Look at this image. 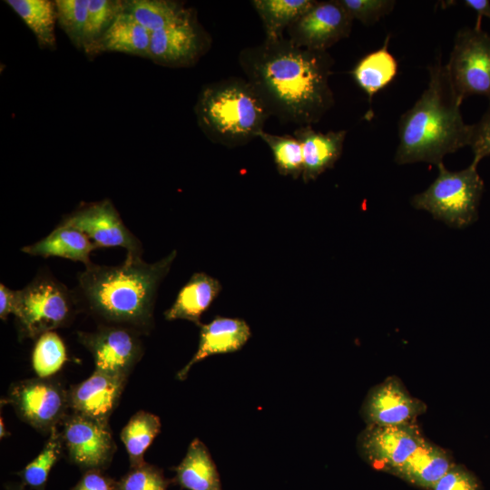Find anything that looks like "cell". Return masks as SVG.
<instances>
[{"label":"cell","instance_id":"obj_40","mask_svg":"<svg viewBox=\"0 0 490 490\" xmlns=\"http://www.w3.org/2000/svg\"><path fill=\"white\" fill-rule=\"evenodd\" d=\"M463 4L474 10L477 15L478 19L482 16H485L490 19V1L488 0H465Z\"/></svg>","mask_w":490,"mask_h":490},{"label":"cell","instance_id":"obj_15","mask_svg":"<svg viewBox=\"0 0 490 490\" xmlns=\"http://www.w3.org/2000/svg\"><path fill=\"white\" fill-rule=\"evenodd\" d=\"M207 36L191 15L187 19L152 33L150 59L166 66H187L207 47Z\"/></svg>","mask_w":490,"mask_h":490},{"label":"cell","instance_id":"obj_4","mask_svg":"<svg viewBox=\"0 0 490 490\" xmlns=\"http://www.w3.org/2000/svg\"><path fill=\"white\" fill-rule=\"evenodd\" d=\"M195 112L205 135L230 148L259 137L270 116L252 86L239 78L206 85L199 95Z\"/></svg>","mask_w":490,"mask_h":490},{"label":"cell","instance_id":"obj_31","mask_svg":"<svg viewBox=\"0 0 490 490\" xmlns=\"http://www.w3.org/2000/svg\"><path fill=\"white\" fill-rule=\"evenodd\" d=\"M55 4L60 27L84 51L88 45V0H56Z\"/></svg>","mask_w":490,"mask_h":490},{"label":"cell","instance_id":"obj_13","mask_svg":"<svg viewBox=\"0 0 490 490\" xmlns=\"http://www.w3.org/2000/svg\"><path fill=\"white\" fill-rule=\"evenodd\" d=\"M426 409V404L413 397L398 377L388 376L368 390L360 415L366 426H401L416 424Z\"/></svg>","mask_w":490,"mask_h":490},{"label":"cell","instance_id":"obj_34","mask_svg":"<svg viewBox=\"0 0 490 490\" xmlns=\"http://www.w3.org/2000/svg\"><path fill=\"white\" fill-rule=\"evenodd\" d=\"M169 481L158 467L144 463L117 481V490H167Z\"/></svg>","mask_w":490,"mask_h":490},{"label":"cell","instance_id":"obj_39","mask_svg":"<svg viewBox=\"0 0 490 490\" xmlns=\"http://www.w3.org/2000/svg\"><path fill=\"white\" fill-rule=\"evenodd\" d=\"M17 303V290H13L5 284H0V318L6 320L10 314H15Z\"/></svg>","mask_w":490,"mask_h":490},{"label":"cell","instance_id":"obj_28","mask_svg":"<svg viewBox=\"0 0 490 490\" xmlns=\"http://www.w3.org/2000/svg\"><path fill=\"white\" fill-rule=\"evenodd\" d=\"M160 418L150 412L135 413L121 432V439L129 456L131 467L145 463L143 456L161 430Z\"/></svg>","mask_w":490,"mask_h":490},{"label":"cell","instance_id":"obj_21","mask_svg":"<svg viewBox=\"0 0 490 490\" xmlns=\"http://www.w3.org/2000/svg\"><path fill=\"white\" fill-rule=\"evenodd\" d=\"M221 289L217 279L204 272L194 273L181 289L172 307L164 312L165 318L185 319L201 327L202 314L218 297Z\"/></svg>","mask_w":490,"mask_h":490},{"label":"cell","instance_id":"obj_8","mask_svg":"<svg viewBox=\"0 0 490 490\" xmlns=\"http://www.w3.org/2000/svg\"><path fill=\"white\" fill-rule=\"evenodd\" d=\"M426 438L417 424L369 425L357 437L360 457L373 468L393 475Z\"/></svg>","mask_w":490,"mask_h":490},{"label":"cell","instance_id":"obj_36","mask_svg":"<svg viewBox=\"0 0 490 490\" xmlns=\"http://www.w3.org/2000/svg\"><path fill=\"white\" fill-rule=\"evenodd\" d=\"M433 490H482V485L472 471L455 463Z\"/></svg>","mask_w":490,"mask_h":490},{"label":"cell","instance_id":"obj_37","mask_svg":"<svg viewBox=\"0 0 490 490\" xmlns=\"http://www.w3.org/2000/svg\"><path fill=\"white\" fill-rule=\"evenodd\" d=\"M473 152L472 163H478L490 156V103L481 119L473 124L472 138L469 145Z\"/></svg>","mask_w":490,"mask_h":490},{"label":"cell","instance_id":"obj_30","mask_svg":"<svg viewBox=\"0 0 490 490\" xmlns=\"http://www.w3.org/2000/svg\"><path fill=\"white\" fill-rule=\"evenodd\" d=\"M66 360V348L57 333L49 331L36 339L32 366L38 377L49 378L62 368Z\"/></svg>","mask_w":490,"mask_h":490},{"label":"cell","instance_id":"obj_35","mask_svg":"<svg viewBox=\"0 0 490 490\" xmlns=\"http://www.w3.org/2000/svg\"><path fill=\"white\" fill-rule=\"evenodd\" d=\"M350 17L365 25H372L380 18L390 14L395 5L394 0H338Z\"/></svg>","mask_w":490,"mask_h":490},{"label":"cell","instance_id":"obj_22","mask_svg":"<svg viewBox=\"0 0 490 490\" xmlns=\"http://www.w3.org/2000/svg\"><path fill=\"white\" fill-rule=\"evenodd\" d=\"M95 249L96 245L84 233L59 224L44 239L23 247L21 250L31 256L60 257L88 266L92 263L90 254Z\"/></svg>","mask_w":490,"mask_h":490},{"label":"cell","instance_id":"obj_32","mask_svg":"<svg viewBox=\"0 0 490 490\" xmlns=\"http://www.w3.org/2000/svg\"><path fill=\"white\" fill-rule=\"evenodd\" d=\"M270 147L279 174L298 179L303 172L302 147L295 137L265 132L260 136Z\"/></svg>","mask_w":490,"mask_h":490},{"label":"cell","instance_id":"obj_10","mask_svg":"<svg viewBox=\"0 0 490 490\" xmlns=\"http://www.w3.org/2000/svg\"><path fill=\"white\" fill-rule=\"evenodd\" d=\"M60 224L79 230L97 248L122 247L127 250L126 258H142L141 241L126 227L113 203L108 199L82 203L64 216Z\"/></svg>","mask_w":490,"mask_h":490},{"label":"cell","instance_id":"obj_6","mask_svg":"<svg viewBox=\"0 0 490 490\" xmlns=\"http://www.w3.org/2000/svg\"><path fill=\"white\" fill-rule=\"evenodd\" d=\"M77 305L74 291L51 273H38L17 290L14 315L20 338H38L44 333L69 325Z\"/></svg>","mask_w":490,"mask_h":490},{"label":"cell","instance_id":"obj_16","mask_svg":"<svg viewBox=\"0 0 490 490\" xmlns=\"http://www.w3.org/2000/svg\"><path fill=\"white\" fill-rule=\"evenodd\" d=\"M126 381V377L94 370L87 379L72 387L68 393L69 406L74 413L108 423Z\"/></svg>","mask_w":490,"mask_h":490},{"label":"cell","instance_id":"obj_17","mask_svg":"<svg viewBox=\"0 0 490 490\" xmlns=\"http://www.w3.org/2000/svg\"><path fill=\"white\" fill-rule=\"evenodd\" d=\"M250 335L249 325L240 318L218 316L210 323L201 324L197 351L177 373V378L185 379L191 368L206 358L240 350Z\"/></svg>","mask_w":490,"mask_h":490},{"label":"cell","instance_id":"obj_5","mask_svg":"<svg viewBox=\"0 0 490 490\" xmlns=\"http://www.w3.org/2000/svg\"><path fill=\"white\" fill-rule=\"evenodd\" d=\"M437 169V177L426 190L412 198V206L428 211L435 219L454 228L471 225L478 218L484 192L477 165L471 162L464 170L452 172L441 162Z\"/></svg>","mask_w":490,"mask_h":490},{"label":"cell","instance_id":"obj_14","mask_svg":"<svg viewBox=\"0 0 490 490\" xmlns=\"http://www.w3.org/2000/svg\"><path fill=\"white\" fill-rule=\"evenodd\" d=\"M352 22L338 0L316 1L287 31L289 39L296 45L313 51H327L349 35Z\"/></svg>","mask_w":490,"mask_h":490},{"label":"cell","instance_id":"obj_19","mask_svg":"<svg viewBox=\"0 0 490 490\" xmlns=\"http://www.w3.org/2000/svg\"><path fill=\"white\" fill-rule=\"evenodd\" d=\"M151 36V32L122 10L84 53L90 57L105 52H119L150 58Z\"/></svg>","mask_w":490,"mask_h":490},{"label":"cell","instance_id":"obj_1","mask_svg":"<svg viewBox=\"0 0 490 490\" xmlns=\"http://www.w3.org/2000/svg\"><path fill=\"white\" fill-rule=\"evenodd\" d=\"M239 63L269 113L280 122L311 125L334 105L328 82L334 60L327 51L299 47L283 36L243 49Z\"/></svg>","mask_w":490,"mask_h":490},{"label":"cell","instance_id":"obj_18","mask_svg":"<svg viewBox=\"0 0 490 490\" xmlns=\"http://www.w3.org/2000/svg\"><path fill=\"white\" fill-rule=\"evenodd\" d=\"M347 132H320L311 125L299 127L294 132L302 147V180L307 183L334 166L339 159Z\"/></svg>","mask_w":490,"mask_h":490},{"label":"cell","instance_id":"obj_12","mask_svg":"<svg viewBox=\"0 0 490 490\" xmlns=\"http://www.w3.org/2000/svg\"><path fill=\"white\" fill-rule=\"evenodd\" d=\"M139 333L122 326L103 325L77 336L92 354L95 370L127 378L142 354Z\"/></svg>","mask_w":490,"mask_h":490},{"label":"cell","instance_id":"obj_41","mask_svg":"<svg viewBox=\"0 0 490 490\" xmlns=\"http://www.w3.org/2000/svg\"><path fill=\"white\" fill-rule=\"evenodd\" d=\"M5 490H25V485L22 483H10L5 485Z\"/></svg>","mask_w":490,"mask_h":490},{"label":"cell","instance_id":"obj_24","mask_svg":"<svg viewBox=\"0 0 490 490\" xmlns=\"http://www.w3.org/2000/svg\"><path fill=\"white\" fill-rule=\"evenodd\" d=\"M389 35L381 48L362 57L352 70L358 85L371 102L373 96L385 88L397 73V62L387 49Z\"/></svg>","mask_w":490,"mask_h":490},{"label":"cell","instance_id":"obj_20","mask_svg":"<svg viewBox=\"0 0 490 490\" xmlns=\"http://www.w3.org/2000/svg\"><path fill=\"white\" fill-rule=\"evenodd\" d=\"M454 465L449 451L426 439L393 475L418 488L433 490Z\"/></svg>","mask_w":490,"mask_h":490},{"label":"cell","instance_id":"obj_25","mask_svg":"<svg viewBox=\"0 0 490 490\" xmlns=\"http://www.w3.org/2000/svg\"><path fill=\"white\" fill-rule=\"evenodd\" d=\"M5 3H6L30 28L41 48H55V24L57 22L55 1L5 0Z\"/></svg>","mask_w":490,"mask_h":490},{"label":"cell","instance_id":"obj_2","mask_svg":"<svg viewBox=\"0 0 490 490\" xmlns=\"http://www.w3.org/2000/svg\"><path fill=\"white\" fill-rule=\"evenodd\" d=\"M176 255L172 250L153 263L142 258H126L115 266L92 262L77 275V303L107 325L148 331L153 324L157 289Z\"/></svg>","mask_w":490,"mask_h":490},{"label":"cell","instance_id":"obj_11","mask_svg":"<svg viewBox=\"0 0 490 490\" xmlns=\"http://www.w3.org/2000/svg\"><path fill=\"white\" fill-rule=\"evenodd\" d=\"M62 423L64 446L74 465L83 472L109 466L116 446L108 423L74 412Z\"/></svg>","mask_w":490,"mask_h":490},{"label":"cell","instance_id":"obj_3","mask_svg":"<svg viewBox=\"0 0 490 490\" xmlns=\"http://www.w3.org/2000/svg\"><path fill=\"white\" fill-rule=\"evenodd\" d=\"M427 87L398 121L397 164L427 162L436 166L446 155L469 146L473 124L465 122L462 102L438 55L428 67Z\"/></svg>","mask_w":490,"mask_h":490},{"label":"cell","instance_id":"obj_29","mask_svg":"<svg viewBox=\"0 0 490 490\" xmlns=\"http://www.w3.org/2000/svg\"><path fill=\"white\" fill-rule=\"evenodd\" d=\"M62 433L57 426L49 432V437L40 454L17 475L21 483L34 490H45L48 476L64 450Z\"/></svg>","mask_w":490,"mask_h":490},{"label":"cell","instance_id":"obj_27","mask_svg":"<svg viewBox=\"0 0 490 490\" xmlns=\"http://www.w3.org/2000/svg\"><path fill=\"white\" fill-rule=\"evenodd\" d=\"M316 3L313 0H254L251 2L260 15L265 39L283 37L284 30L307 13Z\"/></svg>","mask_w":490,"mask_h":490},{"label":"cell","instance_id":"obj_42","mask_svg":"<svg viewBox=\"0 0 490 490\" xmlns=\"http://www.w3.org/2000/svg\"><path fill=\"white\" fill-rule=\"evenodd\" d=\"M6 436H8V433L5 430V426L3 418L1 417V419H0V436H1V438H3V437H5Z\"/></svg>","mask_w":490,"mask_h":490},{"label":"cell","instance_id":"obj_33","mask_svg":"<svg viewBox=\"0 0 490 490\" xmlns=\"http://www.w3.org/2000/svg\"><path fill=\"white\" fill-rule=\"evenodd\" d=\"M122 11V1L88 0V45L99 39Z\"/></svg>","mask_w":490,"mask_h":490},{"label":"cell","instance_id":"obj_7","mask_svg":"<svg viewBox=\"0 0 490 490\" xmlns=\"http://www.w3.org/2000/svg\"><path fill=\"white\" fill-rule=\"evenodd\" d=\"M446 70L459 100L485 96L490 103V34L475 27H463L456 34Z\"/></svg>","mask_w":490,"mask_h":490},{"label":"cell","instance_id":"obj_9","mask_svg":"<svg viewBox=\"0 0 490 490\" xmlns=\"http://www.w3.org/2000/svg\"><path fill=\"white\" fill-rule=\"evenodd\" d=\"M6 401L23 421L44 432L62 423L70 407L69 394L63 386L43 377L13 384Z\"/></svg>","mask_w":490,"mask_h":490},{"label":"cell","instance_id":"obj_38","mask_svg":"<svg viewBox=\"0 0 490 490\" xmlns=\"http://www.w3.org/2000/svg\"><path fill=\"white\" fill-rule=\"evenodd\" d=\"M116 485L117 481L103 470H88L71 490H117Z\"/></svg>","mask_w":490,"mask_h":490},{"label":"cell","instance_id":"obj_26","mask_svg":"<svg viewBox=\"0 0 490 490\" xmlns=\"http://www.w3.org/2000/svg\"><path fill=\"white\" fill-rule=\"evenodd\" d=\"M122 10L151 33L176 24L192 15L182 4L170 0L122 1Z\"/></svg>","mask_w":490,"mask_h":490},{"label":"cell","instance_id":"obj_23","mask_svg":"<svg viewBox=\"0 0 490 490\" xmlns=\"http://www.w3.org/2000/svg\"><path fill=\"white\" fill-rule=\"evenodd\" d=\"M174 481L188 490H222L220 475L206 446L198 438L175 468Z\"/></svg>","mask_w":490,"mask_h":490}]
</instances>
